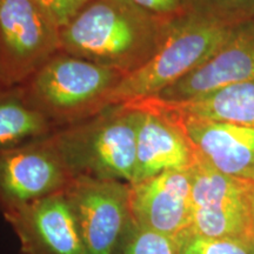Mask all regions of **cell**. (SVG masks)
I'll use <instances>...</instances> for the list:
<instances>
[{"label": "cell", "mask_w": 254, "mask_h": 254, "mask_svg": "<svg viewBox=\"0 0 254 254\" xmlns=\"http://www.w3.org/2000/svg\"><path fill=\"white\" fill-rule=\"evenodd\" d=\"M173 19L157 17L127 0H90L60 30V52L127 75L157 53Z\"/></svg>", "instance_id": "6da1fadb"}, {"label": "cell", "mask_w": 254, "mask_h": 254, "mask_svg": "<svg viewBox=\"0 0 254 254\" xmlns=\"http://www.w3.org/2000/svg\"><path fill=\"white\" fill-rule=\"evenodd\" d=\"M141 110L114 105L82 122L57 129L50 140L72 179L132 184Z\"/></svg>", "instance_id": "7a4b0ae2"}, {"label": "cell", "mask_w": 254, "mask_h": 254, "mask_svg": "<svg viewBox=\"0 0 254 254\" xmlns=\"http://www.w3.org/2000/svg\"><path fill=\"white\" fill-rule=\"evenodd\" d=\"M234 27L192 11L178 15L157 53L120 80L107 97L106 106L134 103L159 94L213 56Z\"/></svg>", "instance_id": "3957f363"}, {"label": "cell", "mask_w": 254, "mask_h": 254, "mask_svg": "<svg viewBox=\"0 0 254 254\" xmlns=\"http://www.w3.org/2000/svg\"><path fill=\"white\" fill-rule=\"evenodd\" d=\"M125 77L117 69L59 52L20 86L59 128L107 109L106 100Z\"/></svg>", "instance_id": "277c9868"}, {"label": "cell", "mask_w": 254, "mask_h": 254, "mask_svg": "<svg viewBox=\"0 0 254 254\" xmlns=\"http://www.w3.org/2000/svg\"><path fill=\"white\" fill-rule=\"evenodd\" d=\"M190 171L192 183L190 236L254 238V184L225 176L199 158Z\"/></svg>", "instance_id": "5b68a950"}, {"label": "cell", "mask_w": 254, "mask_h": 254, "mask_svg": "<svg viewBox=\"0 0 254 254\" xmlns=\"http://www.w3.org/2000/svg\"><path fill=\"white\" fill-rule=\"evenodd\" d=\"M60 52V28L34 0H0V69L6 86L24 84Z\"/></svg>", "instance_id": "8992f818"}, {"label": "cell", "mask_w": 254, "mask_h": 254, "mask_svg": "<svg viewBox=\"0 0 254 254\" xmlns=\"http://www.w3.org/2000/svg\"><path fill=\"white\" fill-rule=\"evenodd\" d=\"M65 193L77 218L84 254H116L132 225L129 184L78 178Z\"/></svg>", "instance_id": "52a82bcc"}, {"label": "cell", "mask_w": 254, "mask_h": 254, "mask_svg": "<svg viewBox=\"0 0 254 254\" xmlns=\"http://www.w3.org/2000/svg\"><path fill=\"white\" fill-rule=\"evenodd\" d=\"M71 182L50 138L0 151V211L4 215L63 192Z\"/></svg>", "instance_id": "ba28073f"}, {"label": "cell", "mask_w": 254, "mask_h": 254, "mask_svg": "<svg viewBox=\"0 0 254 254\" xmlns=\"http://www.w3.org/2000/svg\"><path fill=\"white\" fill-rule=\"evenodd\" d=\"M132 222L184 241L192 219L190 171H172L129 185Z\"/></svg>", "instance_id": "9c48e42d"}, {"label": "cell", "mask_w": 254, "mask_h": 254, "mask_svg": "<svg viewBox=\"0 0 254 254\" xmlns=\"http://www.w3.org/2000/svg\"><path fill=\"white\" fill-rule=\"evenodd\" d=\"M249 81H254V20L234 27L204 64L148 99L180 103Z\"/></svg>", "instance_id": "30bf717a"}, {"label": "cell", "mask_w": 254, "mask_h": 254, "mask_svg": "<svg viewBox=\"0 0 254 254\" xmlns=\"http://www.w3.org/2000/svg\"><path fill=\"white\" fill-rule=\"evenodd\" d=\"M23 254H84L71 202L65 190L5 214Z\"/></svg>", "instance_id": "8fae6325"}, {"label": "cell", "mask_w": 254, "mask_h": 254, "mask_svg": "<svg viewBox=\"0 0 254 254\" xmlns=\"http://www.w3.org/2000/svg\"><path fill=\"white\" fill-rule=\"evenodd\" d=\"M170 118L182 126L198 158L208 166L225 176L254 184V127L193 118Z\"/></svg>", "instance_id": "7c38bea8"}, {"label": "cell", "mask_w": 254, "mask_h": 254, "mask_svg": "<svg viewBox=\"0 0 254 254\" xmlns=\"http://www.w3.org/2000/svg\"><path fill=\"white\" fill-rule=\"evenodd\" d=\"M138 109L141 119L136 134L134 176L129 185L166 172L190 170L198 157L182 126L157 111Z\"/></svg>", "instance_id": "4fadbf2b"}, {"label": "cell", "mask_w": 254, "mask_h": 254, "mask_svg": "<svg viewBox=\"0 0 254 254\" xmlns=\"http://www.w3.org/2000/svg\"><path fill=\"white\" fill-rule=\"evenodd\" d=\"M174 117L254 127V81L232 85L180 103L144 99L128 103Z\"/></svg>", "instance_id": "5bb4252c"}, {"label": "cell", "mask_w": 254, "mask_h": 254, "mask_svg": "<svg viewBox=\"0 0 254 254\" xmlns=\"http://www.w3.org/2000/svg\"><path fill=\"white\" fill-rule=\"evenodd\" d=\"M59 127L28 100L20 85H0V151L50 138Z\"/></svg>", "instance_id": "9a60e30c"}, {"label": "cell", "mask_w": 254, "mask_h": 254, "mask_svg": "<svg viewBox=\"0 0 254 254\" xmlns=\"http://www.w3.org/2000/svg\"><path fill=\"white\" fill-rule=\"evenodd\" d=\"M186 11L238 26L254 20V0H186Z\"/></svg>", "instance_id": "2e32d148"}, {"label": "cell", "mask_w": 254, "mask_h": 254, "mask_svg": "<svg viewBox=\"0 0 254 254\" xmlns=\"http://www.w3.org/2000/svg\"><path fill=\"white\" fill-rule=\"evenodd\" d=\"M183 241L138 227L132 222L116 254H179Z\"/></svg>", "instance_id": "e0dca14e"}, {"label": "cell", "mask_w": 254, "mask_h": 254, "mask_svg": "<svg viewBox=\"0 0 254 254\" xmlns=\"http://www.w3.org/2000/svg\"><path fill=\"white\" fill-rule=\"evenodd\" d=\"M179 254H254V238H205L190 236Z\"/></svg>", "instance_id": "ac0fdd59"}, {"label": "cell", "mask_w": 254, "mask_h": 254, "mask_svg": "<svg viewBox=\"0 0 254 254\" xmlns=\"http://www.w3.org/2000/svg\"><path fill=\"white\" fill-rule=\"evenodd\" d=\"M90 0H34L60 30L81 11Z\"/></svg>", "instance_id": "d6986e66"}, {"label": "cell", "mask_w": 254, "mask_h": 254, "mask_svg": "<svg viewBox=\"0 0 254 254\" xmlns=\"http://www.w3.org/2000/svg\"><path fill=\"white\" fill-rule=\"evenodd\" d=\"M136 7L161 18L172 19L186 12V0H127Z\"/></svg>", "instance_id": "ffe728a7"}, {"label": "cell", "mask_w": 254, "mask_h": 254, "mask_svg": "<svg viewBox=\"0 0 254 254\" xmlns=\"http://www.w3.org/2000/svg\"><path fill=\"white\" fill-rule=\"evenodd\" d=\"M0 85H1V86H6L4 79H2V75H1V69H0Z\"/></svg>", "instance_id": "44dd1931"}, {"label": "cell", "mask_w": 254, "mask_h": 254, "mask_svg": "<svg viewBox=\"0 0 254 254\" xmlns=\"http://www.w3.org/2000/svg\"><path fill=\"white\" fill-rule=\"evenodd\" d=\"M253 222H254V189H253Z\"/></svg>", "instance_id": "7402d4cb"}]
</instances>
